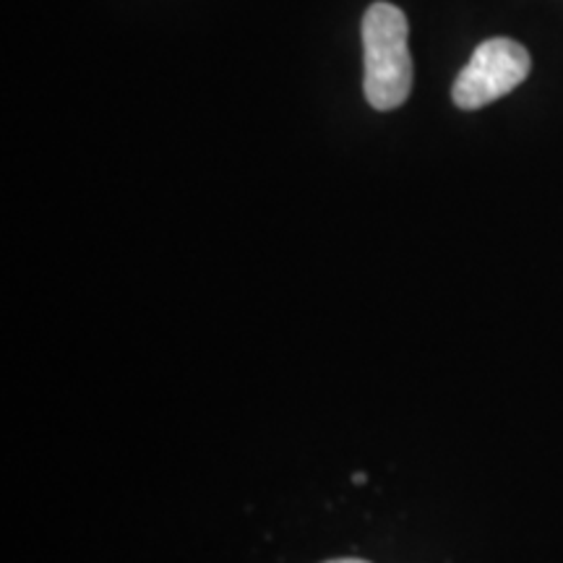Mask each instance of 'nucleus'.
Wrapping results in <instances>:
<instances>
[{"instance_id":"nucleus-1","label":"nucleus","mask_w":563,"mask_h":563,"mask_svg":"<svg viewBox=\"0 0 563 563\" xmlns=\"http://www.w3.org/2000/svg\"><path fill=\"white\" fill-rule=\"evenodd\" d=\"M410 24L402 9L391 3H373L363 16L365 53V100L373 110L389 112L407 102L412 91Z\"/></svg>"},{"instance_id":"nucleus-2","label":"nucleus","mask_w":563,"mask_h":563,"mask_svg":"<svg viewBox=\"0 0 563 563\" xmlns=\"http://www.w3.org/2000/svg\"><path fill=\"white\" fill-rule=\"evenodd\" d=\"M530 53L519 42L506 37L485 40L456 76L454 104L460 110H481L501 100L530 76Z\"/></svg>"},{"instance_id":"nucleus-3","label":"nucleus","mask_w":563,"mask_h":563,"mask_svg":"<svg viewBox=\"0 0 563 563\" xmlns=\"http://www.w3.org/2000/svg\"><path fill=\"white\" fill-rule=\"evenodd\" d=\"M327 563H368L363 559H336V561H327Z\"/></svg>"}]
</instances>
